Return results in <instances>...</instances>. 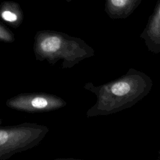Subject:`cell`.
<instances>
[{"instance_id": "obj_1", "label": "cell", "mask_w": 160, "mask_h": 160, "mask_svg": "<svg viewBox=\"0 0 160 160\" xmlns=\"http://www.w3.org/2000/svg\"><path fill=\"white\" fill-rule=\"evenodd\" d=\"M152 85L148 75L133 68L119 78L99 86L88 82L83 88L95 94L96 101L88 110L86 116H107L129 108L146 96Z\"/></svg>"}, {"instance_id": "obj_2", "label": "cell", "mask_w": 160, "mask_h": 160, "mask_svg": "<svg viewBox=\"0 0 160 160\" xmlns=\"http://www.w3.org/2000/svg\"><path fill=\"white\" fill-rule=\"evenodd\" d=\"M33 52L38 61L51 65L61 61L62 69L71 68L94 54V49L82 39L51 30L36 33Z\"/></svg>"}, {"instance_id": "obj_3", "label": "cell", "mask_w": 160, "mask_h": 160, "mask_svg": "<svg viewBox=\"0 0 160 160\" xmlns=\"http://www.w3.org/2000/svg\"><path fill=\"white\" fill-rule=\"evenodd\" d=\"M48 131L46 126L30 122L0 127V159L35 147Z\"/></svg>"}, {"instance_id": "obj_4", "label": "cell", "mask_w": 160, "mask_h": 160, "mask_svg": "<svg viewBox=\"0 0 160 160\" xmlns=\"http://www.w3.org/2000/svg\"><path fill=\"white\" fill-rule=\"evenodd\" d=\"M66 104L61 98L45 92L21 93L6 101L8 108L28 112H49L62 108Z\"/></svg>"}, {"instance_id": "obj_5", "label": "cell", "mask_w": 160, "mask_h": 160, "mask_svg": "<svg viewBox=\"0 0 160 160\" xmlns=\"http://www.w3.org/2000/svg\"><path fill=\"white\" fill-rule=\"evenodd\" d=\"M140 37L144 39L148 51L154 54L160 52V0Z\"/></svg>"}, {"instance_id": "obj_6", "label": "cell", "mask_w": 160, "mask_h": 160, "mask_svg": "<svg viewBox=\"0 0 160 160\" xmlns=\"http://www.w3.org/2000/svg\"><path fill=\"white\" fill-rule=\"evenodd\" d=\"M141 0H106L105 10L112 19L128 17L137 8Z\"/></svg>"}, {"instance_id": "obj_7", "label": "cell", "mask_w": 160, "mask_h": 160, "mask_svg": "<svg viewBox=\"0 0 160 160\" xmlns=\"http://www.w3.org/2000/svg\"><path fill=\"white\" fill-rule=\"evenodd\" d=\"M0 18L11 27L17 28L22 22L24 14L17 2L4 1L0 5Z\"/></svg>"}, {"instance_id": "obj_8", "label": "cell", "mask_w": 160, "mask_h": 160, "mask_svg": "<svg viewBox=\"0 0 160 160\" xmlns=\"http://www.w3.org/2000/svg\"><path fill=\"white\" fill-rule=\"evenodd\" d=\"M14 41L15 37L12 32L0 22V41L9 43Z\"/></svg>"}, {"instance_id": "obj_9", "label": "cell", "mask_w": 160, "mask_h": 160, "mask_svg": "<svg viewBox=\"0 0 160 160\" xmlns=\"http://www.w3.org/2000/svg\"><path fill=\"white\" fill-rule=\"evenodd\" d=\"M66 1H67L68 2H69V1H71V0H66Z\"/></svg>"}]
</instances>
